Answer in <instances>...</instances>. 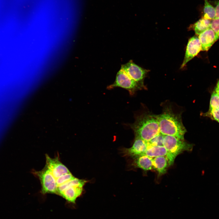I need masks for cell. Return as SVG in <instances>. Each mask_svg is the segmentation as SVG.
<instances>
[{
	"label": "cell",
	"instance_id": "obj_8",
	"mask_svg": "<svg viewBox=\"0 0 219 219\" xmlns=\"http://www.w3.org/2000/svg\"><path fill=\"white\" fill-rule=\"evenodd\" d=\"M201 50L207 51L215 41V33L210 27L199 35Z\"/></svg>",
	"mask_w": 219,
	"mask_h": 219
},
{
	"label": "cell",
	"instance_id": "obj_3",
	"mask_svg": "<svg viewBox=\"0 0 219 219\" xmlns=\"http://www.w3.org/2000/svg\"><path fill=\"white\" fill-rule=\"evenodd\" d=\"M163 145L167 151L166 157L169 166L173 164L178 155L185 151H192L194 146L193 144L188 143L184 140L170 135H164Z\"/></svg>",
	"mask_w": 219,
	"mask_h": 219
},
{
	"label": "cell",
	"instance_id": "obj_2",
	"mask_svg": "<svg viewBox=\"0 0 219 219\" xmlns=\"http://www.w3.org/2000/svg\"><path fill=\"white\" fill-rule=\"evenodd\" d=\"M135 136L148 142L160 133L157 115L143 113L130 126Z\"/></svg>",
	"mask_w": 219,
	"mask_h": 219
},
{
	"label": "cell",
	"instance_id": "obj_12",
	"mask_svg": "<svg viewBox=\"0 0 219 219\" xmlns=\"http://www.w3.org/2000/svg\"><path fill=\"white\" fill-rule=\"evenodd\" d=\"M211 20L203 18L198 20L193 26L195 33L199 35L210 28Z\"/></svg>",
	"mask_w": 219,
	"mask_h": 219
},
{
	"label": "cell",
	"instance_id": "obj_15",
	"mask_svg": "<svg viewBox=\"0 0 219 219\" xmlns=\"http://www.w3.org/2000/svg\"><path fill=\"white\" fill-rule=\"evenodd\" d=\"M210 28L215 33L216 41L219 39V18L211 20Z\"/></svg>",
	"mask_w": 219,
	"mask_h": 219
},
{
	"label": "cell",
	"instance_id": "obj_18",
	"mask_svg": "<svg viewBox=\"0 0 219 219\" xmlns=\"http://www.w3.org/2000/svg\"><path fill=\"white\" fill-rule=\"evenodd\" d=\"M216 11V18H219V0H215L213 1Z\"/></svg>",
	"mask_w": 219,
	"mask_h": 219
},
{
	"label": "cell",
	"instance_id": "obj_10",
	"mask_svg": "<svg viewBox=\"0 0 219 219\" xmlns=\"http://www.w3.org/2000/svg\"><path fill=\"white\" fill-rule=\"evenodd\" d=\"M135 158V166L144 171L151 170L153 168V158L145 155H142Z\"/></svg>",
	"mask_w": 219,
	"mask_h": 219
},
{
	"label": "cell",
	"instance_id": "obj_9",
	"mask_svg": "<svg viewBox=\"0 0 219 219\" xmlns=\"http://www.w3.org/2000/svg\"><path fill=\"white\" fill-rule=\"evenodd\" d=\"M153 168L160 176L165 173L169 166L168 160L166 156H159L154 158L153 159Z\"/></svg>",
	"mask_w": 219,
	"mask_h": 219
},
{
	"label": "cell",
	"instance_id": "obj_4",
	"mask_svg": "<svg viewBox=\"0 0 219 219\" xmlns=\"http://www.w3.org/2000/svg\"><path fill=\"white\" fill-rule=\"evenodd\" d=\"M141 85L130 78L121 68L117 72L115 81L108 87L109 89L115 87L124 88L132 94L141 88Z\"/></svg>",
	"mask_w": 219,
	"mask_h": 219
},
{
	"label": "cell",
	"instance_id": "obj_11",
	"mask_svg": "<svg viewBox=\"0 0 219 219\" xmlns=\"http://www.w3.org/2000/svg\"><path fill=\"white\" fill-rule=\"evenodd\" d=\"M167 155V151L163 146H153L148 143V148L143 155L154 158L159 156L166 157Z\"/></svg>",
	"mask_w": 219,
	"mask_h": 219
},
{
	"label": "cell",
	"instance_id": "obj_5",
	"mask_svg": "<svg viewBox=\"0 0 219 219\" xmlns=\"http://www.w3.org/2000/svg\"><path fill=\"white\" fill-rule=\"evenodd\" d=\"M148 146V142L139 137L135 136L132 146L128 148H123L122 151L124 156L136 158L143 155Z\"/></svg>",
	"mask_w": 219,
	"mask_h": 219
},
{
	"label": "cell",
	"instance_id": "obj_17",
	"mask_svg": "<svg viewBox=\"0 0 219 219\" xmlns=\"http://www.w3.org/2000/svg\"><path fill=\"white\" fill-rule=\"evenodd\" d=\"M203 116L210 117L219 123V108L203 114Z\"/></svg>",
	"mask_w": 219,
	"mask_h": 219
},
{
	"label": "cell",
	"instance_id": "obj_14",
	"mask_svg": "<svg viewBox=\"0 0 219 219\" xmlns=\"http://www.w3.org/2000/svg\"><path fill=\"white\" fill-rule=\"evenodd\" d=\"M219 108V93L214 89L211 95L209 109L208 112H210Z\"/></svg>",
	"mask_w": 219,
	"mask_h": 219
},
{
	"label": "cell",
	"instance_id": "obj_1",
	"mask_svg": "<svg viewBox=\"0 0 219 219\" xmlns=\"http://www.w3.org/2000/svg\"><path fill=\"white\" fill-rule=\"evenodd\" d=\"M160 132L164 135H170L184 140L186 130L180 113H175L170 107L165 108L162 114L157 115Z\"/></svg>",
	"mask_w": 219,
	"mask_h": 219
},
{
	"label": "cell",
	"instance_id": "obj_6",
	"mask_svg": "<svg viewBox=\"0 0 219 219\" xmlns=\"http://www.w3.org/2000/svg\"><path fill=\"white\" fill-rule=\"evenodd\" d=\"M132 79L140 84L143 80L147 71L130 61L122 65L121 68Z\"/></svg>",
	"mask_w": 219,
	"mask_h": 219
},
{
	"label": "cell",
	"instance_id": "obj_16",
	"mask_svg": "<svg viewBox=\"0 0 219 219\" xmlns=\"http://www.w3.org/2000/svg\"><path fill=\"white\" fill-rule=\"evenodd\" d=\"M164 135L160 133L148 142L149 144L153 146H162Z\"/></svg>",
	"mask_w": 219,
	"mask_h": 219
},
{
	"label": "cell",
	"instance_id": "obj_13",
	"mask_svg": "<svg viewBox=\"0 0 219 219\" xmlns=\"http://www.w3.org/2000/svg\"><path fill=\"white\" fill-rule=\"evenodd\" d=\"M204 0V6L202 18L212 20L216 18V11L214 6L209 2L208 0Z\"/></svg>",
	"mask_w": 219,
	"mask_h": 219
},
{
	"label": "cell",
	"instance_id": "obj_7",
	"mask_svg": "<svg viewBox=\"0 0 219 219\" xmlns=\"http://www.w3.org/2000/svg\"><path fill=\"white\" fill-rule=\"evenodd\" d=\"M201 50V45L197 36H193L189 40L186 47L185 56L181 68H182L189 61L196 56Z\"/></svg>",
	"mask_w": 219,
	"mask_h": 219
}]
</instances>
